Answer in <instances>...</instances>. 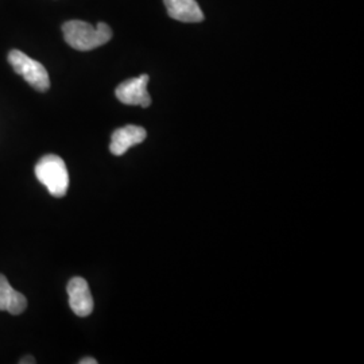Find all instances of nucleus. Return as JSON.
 Here are the masks:
<instances>
[{
  "instance_id": "1",
  "label": "nucleus",
  "mask_w": 364,
  "mask_h": 364,
  "mask_svg": "<svg viewBox=\"0 0 364 364\" xmlns=\"http://www.w3.org/2000/svg\"><path fill=\"white\" fill-rule=\"evenodd\" d=\"M66 43L78 52H90L105 45L112 38V30L103 22L97 26L84 21H69L63 25Z\"/></svg>"
},
{
  "instance_id": "2",
  "label": "nucleus",
  "mask_w": 364,
  "mask_h": 364,
  "mask_svg": "<svg viewBox=\"0 0 364 364\" xmlns=\"http://www.w3.org/2000/svg\"><path fill=\"white\" fill-rule=\"evenodd\" d=\"M36 177L46 186L53 197H64L69 188V173L65 162L55 154L42 156L36 165Z\"/></svg>"
},
{
  "instance_id": "3",
  "label": "nucleus",
  "mask_w": 364,
  "mask_h": 364,
  "mask_svg": "<svg viewBox=\"0 0 364 364\" xmlns=\"http://www.w3.org/2000/svg\"><path fill=\"white\" fill-rule=\"evenodd\" d=\"M9 63L14 70L26 80L27 82L38 92H46L50 88V78L46 68L38 61L30 58L21 50L9 53Z\"/></svg>"
},
{
  "instance_id": "4",
  "label": "nucleus",
  "mask_w": 364,
  "mask_h": 364,
  "mask_svg": "<svg viewBox=\"0 0 364 364\" xmlns=\"http://www.w3.org/2000/svg\"><path fill=\"white\" fill-rule=\"evenodd\" d=\"M147 84H149L147 75L123 81L115 91L117 100L126 105H139L144 108L150 107L151 97L147 91Z\"/></svg>"
},
{
  "instance_id": "5",
  "label": "nucleus",
  "mask_w": 364,
  "mask_h": 364,
  "mask_svg": "<svg viewBox=\"0 0 364 364\" xmlns=\"http://www.w3.org/2000/svg\"><path fill=\"white\" fill-rule=\"evenodd\" d=\"M68 296H69V305L73 313L78 317H87L93 312V299L88 282L81 278L75 277L68 284Z\"/></svg>"
},
{
  "instance_id": "6",
  "label": "nucleus",
  "mask_w": 364,
  "mask_h": 364,
  "mask_svg": "<svg viewBox=\"0 0 364 364\" xmlns=\"http://www.w3.org/2000/svg\"><path fill=\"white\" fill-rule=\"evenodd\" d=\"M147 136V132L144 127L139 126H126L114 131L111 136L109 150L114 156H123L132 146L142 144Z\"/></svg>"
},
{
  "instance_id": "7",
  "label": "nucleus",
  "mask_w": 364,
  "mask_h": 364,
  "mask_svg": "<svg viewBox=\"0 0 364 364\" xmlns=\"http://www.w3.org/2000/svg\"><path fill=\"white\" fill-rule=\"evenodd\" d=\"M170 18L185 22L198 23L204 21V14L196 0H164Z\"/></svg>"
},
{
  "instance_id": "8",
  "label": "nucleus",
  "mask_w": 364,
  "mask_h": 364,
  "mask_svg": "<svg viewBox=\"0 0 364 364\" xmlns=\"http://www.w3.org/2000/svg\"><path fill=\"white\" fill-rule=\"evenodd\" d=\"M27 299L22 293L16 291L7 278L0 274V312H9L18 316L26 311Z\"/></svg>"
},
{
  "instance_id": "9",
  "label": "nucleus",
  "mask_w": 364,
  "mask_h": 364,
  "mask_svg": "<svg viewBox=\"0 0 364 364\" xmlns=\"http://www.w3.org/2000/svg\"><path fill=\"white\" fill-rule=\"evenodd\" d=\"M19 363L21 364H27V363H36V359L33 358V356H26V358H23V359H21L19 360Z\"/></svg>"
},
{
  "instance_id": "10",
  "label": "nucleus",
  "mask_w": 364,
  "mask_h": 364,
  "mask_svg": "<svg viewBox=\"0 0 364 364\" xmlns=\"http://www.w3.org/2000/svg\"><path fill=\"white\" fill-rule=\"evenodd\" d=\"M80 364H97V360L93 358H84L82 360H80Z\"/></svg>"
}]
</instances>
